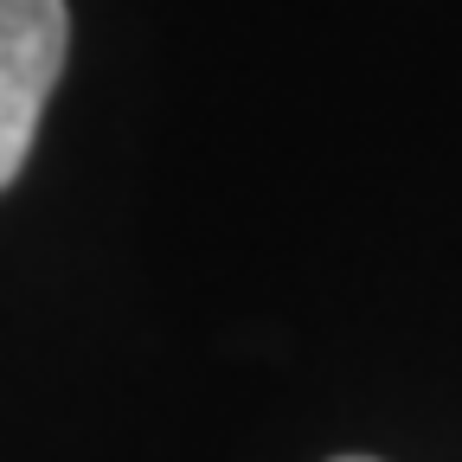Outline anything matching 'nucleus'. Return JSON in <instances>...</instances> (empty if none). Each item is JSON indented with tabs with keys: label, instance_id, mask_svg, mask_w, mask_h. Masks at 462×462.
I'll list each match as a JSON object with an SVG mask.
<instances>
[{
	"label": "nucleus",
	"instance_id": "obj_1",
	"mask_svg": "<svg viewBox=\"0 0 462 462\" xmlns=\"http://www.w3.org/2000/svg\"><path fill=\"white\" fill-rule=\"evenodd\" d=\"M71 45L65 0H0V193L20 180Z\"/></svg>",
	"mask_w": 462,
	"mask_h": 462
},
{
	"label": "nucleus",
	"instance_id": "obj_2",
	"mask_svg": "<svg viewBox=\"0 0 462 462\" xmlns=\"http://www.w3.org/2000/svg\"><path fill=\"white\" fill-rule=\"evenodd\" d=\"M334 462H373V456H334Z\"/></svg>",
	"mask_w": 462,
	"mask_h": 462
}]
</instances>
